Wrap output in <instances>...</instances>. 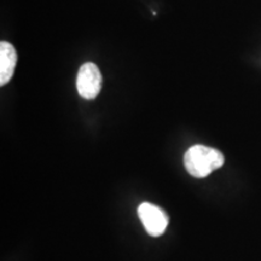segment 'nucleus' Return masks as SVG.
<instances>
[{
	"label": "nucleus",
	"mask_w": 261,
	"mask_h": 261,
	"mask_svg": "<svg viewBox=\"0 0 261 261\" xmlns=\"http://www.w3.org/2000/svg\"><path fill=\"white\" fill-rule=\"evenodd\" d=\"M224 155L219 150L205 145H194L185 152L184 166L188 173L195 178H205L212 172L223 167Z\"/></svg>",
	"instance_id": "1"
},
{
	"label": "nucleus",
	"mask_w": 261,
	"mask_h": 261,
	"mask_svg": "<svg viewBox=\"0 0 261 261\" xmlns=\"http://www.w3.org/2000/svg\"><path fill=\"white\" fill-rule=\"evenodd\" d=\"M103 77L99 68L94 63H85L76 76V90L84 99L92 100L102 90Z\"/></svg>",
	"instance_id": "2"
},
{
	"label": "nucleus",
	"mask_w": 261,
	"mask_h": 261,
	"mask_svg": "<svg viewBox=\"0 0 261 261\" xmlns=\"http://www.w3.org/2000/svg\"><path fill=\"white\" fill-rule=\"evenodd\" d=\"M138 217L146 232L152 237H159L165 232L168 225V215L158 205L144 202L138 207Z\"/></svg>",
	"instance_id": "3"
},
{
	"label": "nucleus",
	"mask_w": 261,
	"mask_h": 261,
	"mask_svg": "<svg viewBox=\"0 0 261 261\" xmlns=\"http://www.w3.org/2000/svg\"><path fill=\"white\" fill-rule=\"evenodd\" d=\"M17 63V52L8 41L0 42V86L11 80Z\"/></svg>",
	"instance_id": "4"
}]
</instances>
